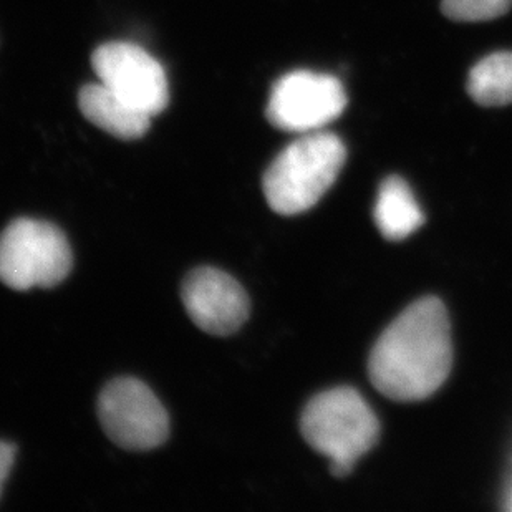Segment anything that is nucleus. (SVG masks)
<instances>
[{"instance_id": "obj_10", "label": "nucleus", "mask_w": 512, "mask_h": 512, "mask_svg": "<svg viewBox=\"0 0 512 512\" xmlns=\"http://www.w3.org/2000/svg\"><path fill=\"white\" fill-rule=\"evenodd\" d=\"M375 224L388 241H403L425 224L420 204L405 179L388 176L378 189Z\"/></svg>"}, {"instance_id": "obj_3", "label": "nucleus", "mask_w": 512, "mask_h": 512, "mask_svg": "<svg viewBox=\"0 0 512 512\" xmlns=\"http://www.w3.org/2000/svg\"><path fill=\"white\" fill-rule=\"evenodd\" d=\"M305 441L330 459L335 476L345 478L365 453L377 445L380 423L365 398L350 387L322 392L305 406L300 418Z\"/></svg>"}, {"instance_id": "obj_7", "label": "nucleus", "mask_w": 512, "mask_h": 512, "mask_svg": "<svg viewBox=\"0 0 512 512\" xmlns=\"http://www.w3.org/2000/svg\"><path fill=\"white\" fill-rule=\"evenodd\" d=\"M98 80L123 102L145 115H160L170 103L165 68L140 45L108 42L92 55Z\"/></svg>"}, {"instance_id": "obj_5", "label": "nucleus", "mask_w": 512, "mask_h": 512, "mask_svg": "<svg viewBox=\"0 0 512 512\" xmlns=\"http://www.w3.org/2000/svg\"><path fill=\"white\" fill-rule=\"evenodd\" d=\"M103 430L116 445L150 451L170 436V418L150 387L136 378H116L98 398Z\"/></svg>"}, {"instance_id": "obj_2", "label": "nucleus", "mask_w": 512, "mask_h": 512, "mask_svg": "<svg viewBox=\"0 0 512 512\" xmlns=\"http://www.w3.org/2000/svg\"><path fill=\"white\" fill-rule=\"evenodd\" d=\"M347 161V148L329 131L305 133L276 156L262 188L272 211L282 216L305 213L334 186Z\"/></svg>"}, {"instance_id": "obj_6", "label": "nucleus", "mask_w": 512, "mask_h": 512, "mask_svg": "<svg viewBox=\"0 0 512 512\" xmlns=\"http://www.w3.org/2000/svg\"><path fill=\"white\" fill-rule=\"evenodd\" d=\"M347 103V93L339 78L295 70L274 83L266 115L279 130L305 135L324 130L345 112Z\"/></svg>"}, {"instance_id": "obj_11", "label": "nucleus", "mask_w": 512, "mask_h": 512, "mask_svg": "<svg viewBox=\"0 0 512 512\" xmlns=\"http://www.w3.org/2000/svg\"><path fill=\"white\" fill-rule=\"evenodd\" d=\"M468 93L483 107L512 103V52H496L479 60L469 72Z\"/></svg>"}, {"instance_id": "obj_1", "label": "nucleus", "mask_w": 512, "mask_h": 512, "mask_svg": "<svg viewBox=\"0 0 512 512\" xmlns=\"http://www.w3.org/2000/svg\"><path fill=\"white\" fill-rule=\"evenodd\" d=\"M453 367L448 312L438 297L408 305L378 337L368 358V377L378 392L395 401L431 397Z\"/></svg>"}, {"instance_id": "obj_13", "label": "nucleus", "mask_w": 512, "mask_h": 512, "mask_svg": "<svg viewBox=\"0 0 512 512\" xmlns=\"http://www.w3.org/2000/svg\"><path fill=\"white\" fill-rule=\"evenodd\" d=\"M15 448L10 443L0 441V494L4 488L5 479L9 476L10 469L14 466Z\"/></svg>"}, {"instance_id": "obj_8", "label": "nucleus", "mask_w": 512, "mask_h": 512, "mask_svg": "<svg viewBox=\"0 0 512 512\" xmlns=\"http://www.w3.org/2000/svg\"><path fill=\"white\" fill-rule=\"evenodd\" d=\"M181 297L194 324L218 337L241 329L251 310L242 285L214 267L194 269L184 279Z\"/></svg>"}, {"instance_id": "obj_4", "label": "nucleus", "mask_w": 512, "mask_h": 512, "mask_svg": "<svg viewBox=\"0 0 512 512\" xmlns=\"http://www.w3.org/2000/svg\"><path fill=\"white\" fill-rule=\"evenodd\" d=\"M67 237L54 224L20 218L0 236V281L14 290L54 287L72 271Z\"/></svg>"}, {"instance_id": "obj_9", "label": "nucleus", "mask_w": 512, "mask_h": 512, "mask_svg": "<svg viewBox=\"0 0 512 512\" xmlns=\"http://www.w3.org/2000/svg\"><path fill=\"white\" fill-rule=\"evenodd\" d=\"M78 107L90 123L121 140H138L150 130L151 116L123 102L102 82L88 83L80 90Z\"/></svg>"}, {"instance_id": "obj_12", "label": "nucleus", "mask_w": 512, "mask_h": 512, "mask_svg": "<svg viewBox=\"0 0 512 512\" xmlns=\"http://www.w3.org/2000/svg\"><path fill=\"white\" fill-rule=\"evenodd\" d=\"M512 0H443L441 10L456 22H486L508 14Z\"/></svg>"}]
</instances>
